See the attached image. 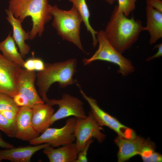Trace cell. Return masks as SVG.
I'll list each match as a JSON object with an SVG mask.
<instances>
[{"mask_svg":"<svg viewBox=\"0 0 162 162\" xmlns=\"http://www.w3.org/2000/svg\"><path fill=\"white\" fill-rule=\"evenodd\" d=\"M144 31L141 21L133 17L128 18L118 11L116 6L104 32L110 44L122 54L130 48Z\"/></svg>","mask_w":162,"mask_h":162,"instance_id":"obj_1","label":"cell"},{"mask_svg":"<svg viewBox=\"0 0 162 162\" xmlns=\"http://www.w3.org/2000/svg\"><path fill=\"white\" fill-rule=\"evenodd\" d=\"M77 61L72 58L62 62L45 64L44 69L36 74V85L39 94L44 103L49 99L47 93L52 85L58 82L65 88L76 82L73 76L76 72Z\"/></svg>","mask_w":162,"mask_h":162,"instance_id":"obj_2","label":"cell"},{"mask_svg":"<svg viewBox=\"0 0 162 162\" xmlns=\"http://www.w3.org/2000/svg\"><path fill=\"white\" fill-rule=\"evenodd\" d=\"M49 0H10L8 10L15 17L22 22L28 16L31 17L32 26L30 32V39L38 35H42L45 25L52 18L49 11Z\"/></svg>","mask_w":162,"mask_h":162,"instance_id":"obj_3","label":"cell"},{"mask_svg":"<svg viewBox=\"0 0 162 162\" xmlns=\"http://www.w3.org/2000/svg\"><path fill=\"white\" fill-rule=\"evenodd\" d=\"M49 11L53 18L52 26L62 39L73 43L86 53L82 44L80 36L82 18L76 8L73 5L68 10L59 8L56 5L49 4Z\"/></svg>","mask_w":162,"mask_h":162,"instance_id":"obj_4","label":"cell"},{"mask_svg":"<svg viewBox=\"0 0 162 162\" xmlns=\"http://www.w3.org/2000/svg\"><path fill=\"white\" fill-rule=\"evenodd\" d=\"M97 38L99 44L98 48L91 57L82 60L84 65H88L95 61L101 60L118 66L119 69L117 72L123 76H126L134 71V67L130 61L123 56L110 44L104 30L98 32Z\"/></svg>","mask_w":162,"mask_h":162,"instance_id":"obj_5","label":"cell"},{"mask_svg":"<svg viewBox=\"0 0 162 162\" xmlns=\"http://www.w3.org/2000/svg\"><path fill=\"white\" fill-rule=\"evenodd\" d=\"M76 118H68L65 125L60 128L48 127L42 134L29 142L36 145L48 143L53 147L72 143L75 140L74 134Z\"/></svg>","mask_w":162,"mask_h":162,"instance_id":"obj_6","label":"cell"},{"mask_svg":"<svg viewBox=\"0 0 162 162\" xmlns=\"http://www.w3.org/2000/svg\"><path fill=\"white\" fill-rule=\"evenodd\" d=\"M79 88L81 94L88 102L90 111L100 126H107L115 131L118 136L125 138L132 139L136 136L133 130L122 124L116 118L102 109L95 99L88 96L80 86Z\"/></svg>","mask_w":162,"mask_h":162,"instance_id":"obj_7","label":"cell"},{"mask_svg":"<svg viewBox=\"0 0 162 162\" xmlns=\"http://www.w3.org/2000/svg\"><path fill=\"white\" fill-rule=\"evenodd\" d=\"M75 118L74 134L78 153L90 139L95 138L100 143L105 139V135L101 131L103 128L98 124L91 111L86 118Z\"/></svg>","mask_w":162,"mask_h":162,"instance_id":"obj_8","label":"cell"},{"mask_svg":"<svg viewBox=\"0 0 162 162\" xmlns=\"http://www.w3.org/2000/svg\"><path fill=\"white\" fill-rule=\"evenodd\" d=\"M46 103L52 106L57 105L58 110L53 114L50 126L58 120L70 116L76 118H85L87 116L83 107V102L78 98L64 93L60 99H49Z\"/></svg>","mask_w":162,"mask_h":162,"instance_id":"obj_9","label":"cell"},{"mask_svg":"<svg viewBox=\"0 0 162 162\" xmlns=\"http://www.w3.org/2000/svg\"><path fill=\"white\" fill-rule=\"evenodd\" d=\"M22 68L8 60L0 52V93L13 98L18 93L16 81Z\"/></svg>","mask_w":162,"mask_h":162,"instance_id":"obj_10","label":"cell"},{"mask_svg":"<svg viewBox=\"0 0 162 162\" xmlns=\"http://www.w3.org/2000/svg\"><path fill=\"white\" fill-rule=\"evenodd\" d=\"M36 80V74L35 71H29L22 68L16 81L18 92L26 98L31 108L35 104L44 103L36 89L35 85Z\"/></svg>","mask_w":162,"mask_h":162,"instance_id":"obj_11","label":"cell"},{"mask_svg":"<svg viewBox=\"0 0 162 162\" xmlns=\"http://www.w3.org/2000/svg\"><path fill=\"white\" fill-rule=\"evenodd\" d=\"M32 116L31 108L19 107L15 122V137L29 142L40 135L32 124Z\"/></svg>","mask_w":162,"mask_h":162,"instance_id":"obj_12","label":"cell"},{"mask_svg":"<svg viewBox=\"0 0 162 162\" xmlns=\"http://www.w3.org/2000/svg\"><path fill=\"white\" fill-rule=\"evenodd\" d=\"M49 146L48 143H44L0 150V159L2 161L5 160L13 162H30L35 153Z\"/></svg>","mask_w":162,"mask_h":162,"instance_id":"obj_13","label":"cell"},{"mask_svg":"<svg viewBox=\"0 0 162 162\" xmlns=\"http://www.w3.org/2000/svg\"><path fill=\"white\" fill-rule=\"evenodd\" d=\"M144 141L143 138L139 136L128 139L118 136L115 140L119 149L117 154L118 162H124L136 155H139Z\"/></svg>","mask_w":162,"mask_h":162,"instance_id":"obj_14","label":"cell"},{"mask_svg":"<svg viewBox=\"0 0 162 162\" xmlns=\"http://www.w3.org/2000/svg\"><path fill=\"white\" fill-rule=\"evenodd\" d=\"M5 11L7 15L6 19L12 27V37L17 45L22 56L25 58L31 50L30 46L25 43L26 40L30 39V32H26L23 29L21 20L15 17L10 11L6 9Z\"/></svg>","mask_w":162,"mask_h":162,"instance_id":"obj_15","label":"cell"},{"mask_svg":"<svg viewBox=\"0 0 162 162\" xmlns=\"http://www.w3.org/2000/svg\"><path fill=\"white\" fill-rule=\"evenodd\" d=\"M31 108L32 124L39 133H42L50 126L54 110L52 106L45 103L35 104Z\"/></svg>","mask_w":162,"mask_h":162,"instance_id":"obj_16","label":"cell"},{"mask_svg":"<svg viewBox=\"0 0 162 162\" xmlns=\"http://www.w3.org/2000/svg\"><path fill=\"white\" fill-rule=\"evenodd\" d=\"M43 149L50 162H75L77 158L78 152L74 142L57 148L49 146Z\"/></svg>","mask_w":162,"mask_h":162,"instance_id":"obj_17","label":"cell"},{"mask_svg":"<svg viewBox=\"0 0 162 162\" xmlns=\"http://www.w3.org/2000/svg\"><path fill=\"white\" fill-rule=\"evenodd\" d=\"M146 25L144 27L150 35L149 43L152 44L162 38V12L147 5Z\"/></svg>","mask_w":162,"mask_h":162,"instance_id":"obj_18","label":"cell"},{"mask_svg":"<svg viewBox=\"0 0 162 162\" xmlns=\"http://www.w3.org/2000/svg\"><path fill=\"white\" fill-rule=\"evenodd\" d=\"M10 32L7 38L0 42V51L7 59L23 68L25 61L16 46L15 42Z\"/></svg>","mask_w":162,"mask_h":162,"instance_id":"obj_19","label":"cell"},{"mask_svg":"<svg viewBox=\"0 0 162 162\" xmlns=\"http://www.w3.org/2000/svg\"><path fill=\"white\" fill-rule=\"evenodd\" d=\"M77 9L82 22H84L88 32H90L92 38V45L95 47L98 42L97 35L98 32L95 31L91 26L89 22L90 13L86 0H68Z\"/></svg>","mask_w":162,"mask_h":162,"instance_id":"obj_20","label":"cell"},{"mask_svg":"<svg viewBox=\"0 0 162 162\" xmlns=\"http://www.w3.org/2000/svg\"><path fill=\"white\" fill-rule=\"evenodd\" d=\"M155 146L149 139L145 140L140 155L145 162H162L161 154L155 151Z\"/></svg>","mask_w":162,"mask_h":162,"instance_id":"obj_21","label":"cell"},{"mask_svg":"<svg viewBox=\"0 0 162 162\" xmlns=\"http://www.w3.org/2000/svg\"><path fill=\"white\" fill-rule=\"evenodd\" d=\"M19 108L13 98L6 94L0 93V111L12 110L17 112Z\"/></svg>","mask_w":162,"mask_h":162,"instance_id":"obj_22","label":"cell"},{"mask_svg":"<svg viewBox=\"0 0 162 162\" xmlns=\"http://www.w3.org/2000/svg\"><path fill=\"white\" fill-rule=\"evenodd\" d=\"M0 130L10 137H15L16 128L15 122L7 120L0 112Z\"/></svg>","mask_w":162,"mask_h":162,"instance_id":"obj_23","label":"cell"},{"mask_svg":"<svg viewBox=\"0 0 162 162\" xmlns=\"http://www.w3.org/2000/svg\"><path fill=\"white\" fill-rule=\"evenodd\" d=\"M137 0H118V4L116 6L118 11L122 12L128 17L136 8V3Z\"/></svg>","mask_w":162,"mask_h":162,"instance_id":"obj_24","label":"cell"},{"mask_svg":"<svg viewBox=\"0 0 162 162\" xmlns=\"http://www.w3.org/2000/svg\"><path fill=\"white\" fill-rule=\"evenodd\" d=\"M92 138L89 139L86 142L82 150L78 152L77 158L75 162H87L88 160L87 157V152L89 147L93 142Z\"/></svg>","mask_w":162,"mask_h":162,"instance_id":"obj_25","label":"cell"},{"mask_svg":"<svg viewBox=\"0 0 162 162\" xmlns=\"http://www.w3.org/2000/svg\"><path fill=\"white\" fill-rule=\"evenodd\" d=\"M13 98L15 103L18 107L27 106L31 108L27 99L22 94L18 93Z\"/></svg>","mask_w":162,"mask_h":162,"instance_id":"obj_26","label":"cell"},{"mask_svg":"<svg viewBox=\"0 0 162 162\" xmlns=\"http://www.w3.org/2000/svg\"><path fill=\"white\" fill-rule=\"evenodd\" d=\"M0 112L7 120L15 122L17 112L12 110L2 111Z\"/></svg>","mask_w":162,"mask_h":162,"instance_id":"obj_27","label":"cell"},{"mask_svg":"<svg viewBox=\"0 0 162 162\" xmlns=\"http://www.w3.org/2000/svg\"><path fill=\"white\" fill-rule=\"evenodd\" d=\"M147 5L162 12V1L161 0H146Z\"/></svg>","mask_w":162,"mask_h":162,"instance_id":"obj_28","label":"cell"},{"mask_svg":"<svg viewBox=\"0 0 162 162\" xmlns=\"http://www.w3.org/2000/svg\"><path fill=\"white\" fill-rule=\"evenodd\" d=\"M34 71L39 72L43 70L45 67V64L43 60L40 58H34Z\"/></svg>","mask_w":162,"mask_h":162,"instance_id":"obj_29","label":"cell"},{"mask_svg":"<svg viewBox=\"0 0 162 162\" xmlns=\"http://www.w3.org/2000/svg\"><path fill=\"white\" fill-rule=\"evenodd\" d=\"M23 68L29 71H34V57L28 59L25 61Z\"/></svg>","mask_w":162,"mask_h":162,"instance_id":"obj_30","label":"cell"},{"mask_svg":"<svg viewBox=\"0 0 162 162\" xmlns=\"http://www.w3.org/2000/svg\"><path fill=\"white\" fill-rule=\"evenodd\" d=\"M158 49L157 52L154 55L146 59V61H150L153 59L159 58L162 56V44L160 43L156 45L154 47V48Z\"/></svg>","mask_w":162,"mask_h":162,"instance_id":"obj_31","label":"cell"},{"mask_svg":"<svg viewBox=\"0 0 162 162\" xmlns=\"http://www.w3.org/2000/svg\"><path fill=\"white\" fill-rule=\"evenodd\" d=\"M0 147L6 149L11 148L14 146L12 144L4 141L2 138V135L0 134Z\"/></svg>","mask_w":162,"mask_h":162,"instance_id":"obj_32","label":"cell"},{"mask_svg":"<svg viewBox=\"0 0 162 162\" xmlns=\"http://www.w3.org/2000/svg\"><path fill=\"white\" fill-rule=\"evenodd\" d=\"M110 4H112L115 2L116 0H103Z\"/></svg>","mask_w":162,"mask_h":162,"instance_id":"obj_33","label":"cell"},{"mask_svg":"<svg viewBox=\"0 0 162 162\" xmlns=\"http://www.w3.org/2000/svg\"><path fill=\"white\" fill-rule=\"evenodd\" d=\"M1 161H2V160L0 159V162H1Z\"/></svg>","mask_w":162,"mask_h":162,"instance_id":"obj_34","label":"cell"}]
</instances>
